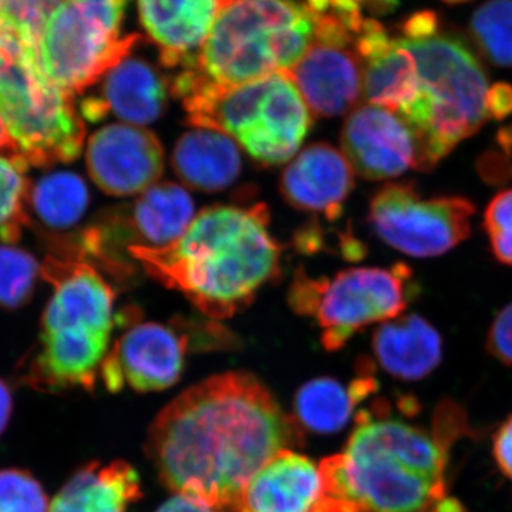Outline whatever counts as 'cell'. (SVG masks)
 <instances>
[{"label": "cell", "instance_id": "d590c367", "mask_svg": "<svg viewBox=\"0 0 512 512\" xmlns=\"http://www.w3.org/2000/svg\"><path fill=\"white\" fill-rule=\"evenodd\" d=\"M487 110L490 117L504 119L512 113V87L498 83L488 90Z\"/></svg>", "mask_w": 512, "mask_h": 512}, {"label": "cell", "instance_id": "d6a6232c", "mask_svg": "<svg viewBox=\"0 0 512 512\" xmlns=\"http://www.w3.org/2000/svg\"><path fill=\"white\" fill-rule=\"evenodd\" d=\"M483 227L495 258L512 266V188L498 192L490 201Z\"/></svg>", "mask_w": 512, "mask_h": 512}, {"label": "cell", "instance_id": "2e32d148", "mask_svg": "<svg viewBox=\"0 0 512 512\" xmlns=\"http://www.w3.org/2000/svg\"><path fill=\"white\" fill-rule=\"evenodd\" d=\"M356 49L363 64V100L409 119L419 106L421 84L416 60L403 40L390 37L376 20L365 19Z\"/></svg>", "mask_w": 512, "mask_h": 512}, {"label": "cell", "instance_id": "603a6c76", "mask_svg": "<svg viewBox=\"0 0 512 512\" xmlns=\"http://www.w3.org/2000/svg\"><path fill=\"white\" fill-rule=\"evenodd\" d=\"M143 497L140 476L126 461L90 463L70 477L49 512H127Z\"/></svg>", "mask_w": 512, "mask_h": 512}, {"label": "cell", "instance_id": "5b68a950", "mask_svg": "<svg viewBox=\"0 0 512 512\" xmlns=\"http://www.w3.org/2000/svg\"><path fill=\"white\" fill-rule=\"evenodd\" d=\"M192 126L220 131L264 165L291 160L312 127V111L285 73L237 87L175 84Z\"/></svg>", "mask_w": 512, "mask_h": 512}, {"label": "cell", "instance_id": "8d00e7d4", "mask_svg": "<svg viewBox=\"0 0 512 512\" xmlns=\"http://www.w3.org/2000/svg\"><path fill=\"white\" fill-rule=\"evenodd\" d=\"M439 20L433 12H419L410 16L403 25V37L407 39H416V37H426L437 32Z\"/></svg>", "mask_w": 512, "mask_h": 512}, {"label": "cell", "instance_id": "44dd1931", "mask_svg": "<svg viewBox=\"0 0 512 512\" xmlns=\"http://www.w3.org/2000/svg\"><path fill=\"white\" fill-rule=\"evenodd\" d=\"M320 491L322 477L315 463L285 448L256 471L234 512H312Z\"/></svg>", "mask_w": 512, "mask_h": 512}, {"label": "cell", "instance_id": "cb8c5ba5", "mask_svg": "<svg viewBox=\"0 0 512 512\" xmlns=\"http://www.w3.org/2000/svg\"><path fill=\"white\" fill-rule=\"evenodd\" d=\"M241 167L237 141L220 131L197 128L185 133L175 144V174L194 190H225L237 180Z\"/></svg>", "mask_w": 512, "mask_h": 512}, {"label": "cell", "instance_id": "e0dca14e", "mask_svg": "<svg viewBox=\"0 0 512 512\" xmlns=\"http://www.w3.org/2000/svg\"><path fill=\"white\" fill-rule=\"evenodd\" d=\"M355 170L342 151L325 143L302 150L282 173L281 194L296 210L338 220L355 187Z\"/></svg>", "mask_w": 512, "mask_h": 512}, {"label": "cell", "instance_id": "60d3db41", "mask_svg": "<svg viewBox=\"0 0 512 512\" xmlns=\"http://www.w3.org/2000/svg\"><path fill=\"white\" fill-rule=\"evenodd\" d=\"M359 2L372 10H390L397 5V0H359Z\"/></svg>", "mask_w": 512, "mask_h": 512}, {"label": "cell", "instance_id": "ffe728a7", "mask_svg": "<svg viewBox=\"0 0 512 512\" xmlns=\"http://www.w3.org/2000/svg\"><path fill=\"white\" fill-rule=\"evenodd\" d=\"M170 84L153 64L140 57L126 56L104 74L99 96L80 104V113L89 121H100L109 113L133 126H147L164 113Z\"/></svg>", "mask_w": 512, "mask_h": 512}, {"label": "cell", "instance_id": "e575fe53", "mask_svg": "<svg viewBox=\"0 0 512 512\" xmlns=\"http://www.w3.org/2000/svg\"><path fill=\"white\" fill-rule=\"evenodd\" d=\"M493 454L501 473L512 480V416L495 433Z\"/></svg>", "mask_w": 512, "mask_h": 512}, {"label": "cell", "instance_id": "ba28073f", "mask_svg": "<svg viewBox=\"0 0 512 512\" xmlns=\"http://www.w3.org/2000/svg\"><path fill=\"white\" fill-rule=\"evenodd\" d=\"M420 293L412 269L350 268L333 278H311L299 272L289 291V305L315 319L323 348L342 349L366 326L397 318Z\"/></svg>", "mask_w": 512, "mask_h": 512}, {"label": "cell", "instance_id": "836d02e7", "mask_svg": "<svg viewBox=\"0 0 512 512\" xmlns=\"http://www.w3.org/2000/svg\"><path fill=\"white\" fill-rule=\"evenodd\" d=\"M487 350L504 365L512 366V303L494 319L487 336Z\"/></svg>", "mask_w": 512, "mask_h": 512}, {"label": "cell", "instance_id": "5bb4252c", "mask_svg": "<svg viewBox=\"0 0 512 512\" xmlns=\"http://www.w3.org/2000/svg\"><path fill=\"white\" fill-rule=\"evenodd\" d=\"M86 165L101 191L127 197L157 183L164 171V150L147 128L111 124L89 138Z\"/></svg>", "mask_w": 512, "mask_h": 512}, {"label": "cell", "instance_id": "3957f363", "mask_svg": "<svg viewBox=\"0 0 512 512\" xmlns=\"http://www.w3.org/2000/svg\"><path fill=\"white\" fill-rule=\"evenodd\" d=\"M448 447L446 437L362 412L345 450L320 463V477L365 512H463L447 494Z\"/></svg>", "mask_w": 512, "mask_h": 512}, {"label": "cell", "instance_id": "52a82bcc", "mask_svg": "<svg viewBox=\"0 0 512 512\" xmlns=\"http://www.w3.org/2000/svg\"><path fill=\"white\" fill-rule=\"evenodd\" d=\"M0 117L29 165L72 163L82 154L86 126L73 94L49 80L39 52L9 30L0 32Z\"/></svg>", "mask_w": 512, "mask_h": 512}, {"label": "cell", "instance_id": "9c48e42d", "mask_svg": "<svg viewBox=\"0 0 512 512\" xmlns=\"http://www.w3.org/2000/svg\"><path fill=\"white\" fill-rule=\"evenodd\" d=\"M128 0H62L40 39L43 72L67 93L84 92L138 42L121 35Z\"/></svg>", "mask_w": 512, "mask_h": 512}, {"label": "cell", "instance_id": "4316f807", "mask_svg": "<svg viewBox=\"0 0 512 512\" xmlns=\"http://www.w3.org/2000/svg\"><path fill=\"white\" fill-rule=\"evenodd\" d=\"M89 200V188L83 178L67 171L47 174L30 187V207L52 229L74 227L82 220Z\"/></svg>", "mask_w": 512, "mask_h": 512}, {"label": "cell", "instance_id": "4fadbf2b", "mask_svg": "<svg viewBox=\"0 0 512 512\" xmlns=\"http://www.w3.org/2000/svg\"><path fill=\"white\" fill-rule=\"evenodd\" d=\"M190 339L160 323H141L124 333L107 353L100 376L110 392L124 386L136 392H160L183 373Z\"/></svg>", "mask_w": 512, "mask_h": 512}, {"label": "cell", "instance_id": "484cf974", "mask_svg": "<svg viewBox=\"0 0 512 512\" xmlns=\"http://www.w3.org/2000/svg\"><path fill=\"white\" fill-rule=\"evenodd\" d=\"M365 366L357 379L345 384L332 377H319L303 384L295 397L296 421L313 433L342 430L360 402L376 392L377 380Z\"/></svg>", "mask_w": 512, "mask_h": 512}, {"label": "cell", "instance_id": "1f68e13d", "mask_svg": "<svg viewBox=\"0 0 512 512\" xmlns=\"http://www.w3.org/2000/svg\"><path fill=\"white\" fill-rule=\"evenodd\" d=\"M42 485L28 471H0V512H49Z\"/></svg>", "mask_w": 512, "mask_h": 512}, {"label": "cell", "instance_id": "8fae6325", "mask_svg": "<svg viewBox=\"0 0 512 512\" xmlns=\"http://www.w3.org/2000/svg\"><path fill=\"white\" fill-rule=\"evenodd\" d=\"M476 214L464 197H424L413 181L383 185L370 201L369 222L390 247L414 256L446 254L471 234Z\"/></svg>", "mask_w": 512, "mask_h": 512}, {"label": "cell", "instance_id": "d6986e66", "mask_svg": "<svg viewBox=\"0 0 512 512\" xmlns=\"http://www.w3.org/2000/svg\"><path fill=\"white\" fill-rule=\"evenodd\" d=\"M110 335L92 330H42L40 349L26 382L36 389H93L109 350Z\"/></svg>", "mask_w": 512, "mask_h": 512}, {"label": "cell", "instance_id": "8992f818", "mask_svg": "<svg viewBox=\"0 0 512 512\" xmlns=\"http://www.w3.org/2000/svg\"><path fill=\"white\" fill-rule=\"evenodd\" d=\"M412 52L421 84L419 106L407 119L419 133L429 171L490 119L483 64L457 37H400Z\"/></svg>", "mask_w": 512, "mask_h": 512}, {"label": "cell", "instance_id": "f1b7e54d", "mask_svg": "<svg viewBox=\"0 0 512 512\" xmlns=\"http://www.w3.org/2000/svg\"><path fill=\"white\" fill-rule=\"evenodd\" d=\"M471 35L491 63L512 67V0H488L474 13Z\"/></svg>", "mask_w": 512, "mask_h": 512}, {"label": "cell", "instance_id": "7a4b0ae2", "mask_svg": "<svg viewBox=\"0 0 512 512\" xmlns=\"http://www.w3.org/2000/svg\"><path fill=\"white\" fill-rule=\"evenodd\" d=\"M268 225L264 204L215 205L201 211L177 241L157 248L130 245L127 251L204 315L227 319L278 275L281 247Z\"/></svg>", "mask_w": 512, "mask_h": 512}, {"label": "cell", "instance_id": "83f0119b", "mask_svg": "<svg viewBox=\"0 0 512 512\" xmlns=\"http://www.w3.org/2000/svg\"><path fill=\"white\" fill-rule=\"evenodd\" d=\"M29 164L20 156L0 154V244H13L29 224Z\"/></svg>", "mask_w": 512, "mask_h": 512}, {"label": "cell", "instance_id": "f35d334b", "mask_svg": "<svg viewBox=\"0 0 512 512\" xmlns=\"http://www.w3.org/2000/svg\"><path fill=\"white\" fill-rule=\"evenodd\" d=\"M13 396L10 386L5 380L0 379V434L8 426L10 416H12Z\"/></svg>", "mask_w": 512, "mask_h": 512}, {"label": "cell", "instance_id": "277c9868", "mask_svg": "<svg viewBox=\"0 0 512 512\" xmlns=\"http://www.w3.org/2000/svg\"><path fill=\"white\" fill-rule=\"evenodd\" d=\"M316 18L305 2L231 0L191 69L174 84L237 87L292 69L311 46Z\"/></svg>", "mask_w": 512, "mask_h": 512}, {"label": "cell", "instance_id": "74e56055", "mask_svg": "<svg viewBox=\"0 0 512 512\" xmlns=\"http://www.w3.org/2000/svg\"><path fill=\"white\" fill-rule=\"evenodd\" d=\"M156 512H214V510L194 498L177 494L165 501Z\"/></svg>", "mask_w": 512, "mask_h": 512}, {"label": "cell", "instance_id": "7c38bea8", "mask_svg": "<svg viewBox=\"0 0 512 512\" xmlns=\"http://www.w3.org/2000/svg\"><path fill=\"white\" fill-rule=\"evenodd\" d=\"M342 153L353 170L370 181L424 171L419 133L400 114L373 104L350 111L342 130Z\"/></svg>", "mask_w": 512, "mask_h": 512}, {"label": "cell", "instance_id": "30bf717a", "mask_svg": "<svg viewBox=\"0 0 512 512\" xmlns=\"http://www.w3.org/2000/svg\"><path fill=\"white\" fill-rule=\"evenodd\" d=\"M311 10L316 18L311 46L285 74L312 114H349L363 101V64L356 36L366 18L359 8L323 6Z\"/></svg>", "mask_w": 512, "mask_h": 512}, {"label": "cell", "instance_id": "7402d4cb", "mask_svg": "<svg viewBox=\"0 0 512 512\" xmlns=\"http://www.w3.org/2000/svg\"><path fill=\"white\" fill-rule=\"evenodd\" d=\"M377 363L389 375L416 382L431 375L443 357V340L433 325L419 315L397 316L373 333Z\"/></svg>", "mask_w": 512, "mask_h": 512}, {"label": "cell", "instance_id": "f546056e", "mask_svg": "<svg viewBox=\"0 0 512 512\" xmlns=\"http://www.w3.org/2000/svg\"><path fill=\"white\" fill-rule=\"evenodd\" d=\"M39 262L29 252L0 244V308L18 309L32 298Z\"/></svg>", "mask_w": 512, "mask_h": 512}, {"label": "cell", "instance_id": "d4e9b609", "mask_svg": "<svg viewBox=\"0 0 512 512\" xmlns=\"http://www.w3.org/2000/svg\"><path fill=\"white\" fill-rule=\"evenodd\" d=\"M194 220V201L181 185L156 183L141 192L126 220V232L141 247L177 241Z\"/></svg>", "mask_w": 512, "mask_h": 512}, {"label": "cell", "instance_id": "ac0fdd59", "mask_svg": "<svg viewBox=\"0 0 512 512\" xmlns=\"http://www.w3.org/2000/svg\"><path fill=\"white\" fill-rule=\"evenodd\" d=\"M231 0H138V15L168 69H191Z\"/></svg>", "mask_w": 512, "mask_h": 512}, {"label": "cell", "instance_id": "6da1fadb", "mask_svg": "<svg viewBox=\"0 0 512 512\" xmlns=\"http://www.w3.org/2000/svg\"><path fill=\"white\" fill-rule=\"evenodd\" d=\"M299 439L298 424L261 380L228 372L164 407L148 431V456L174 493L234 512L256 471Z\"/></svg>", "mask_w": 512, "mask_h": 512}, {"label": "cell", "instance_id": "9a60e30c", "mask_svg": "<svg viewBox=\"0 0 512 512\" xmlns=\"http://www.w3.org/2000/svg\"><path fill=\"white\" fill-rule=\"evenodd\" d=\"M40 274L55 289L42 330H92L110 335L114 291L92 265L47 256Z\"/></svg>", "mask_w": 512, "mask_h": 512}, {"label": "cell", "instance_id": "4dcf8cb0", "mask_svg": "<svg viewBox=\"0 0 512 512\" xmlns=\"http://www.w3.org/2000/svg\"><path fill=\"white\" fill-rule=\"evenodd\" d=\"M62 0H0V28L12 30L30 49L39 52L47 20Z\"/></svg>", "mask_w": 512, "mask_h": 512}, {"label": "cell", "instance_id": "b9f144b4", "mask_svg": "<svg viewBox=\"0 0 512 512\" xmlns=\"http://www.w3.org/2000/svg\"><path fill=\"white\" fill-rule=\"evenodd\" d=\"M443 2H446V3H463V2H467V0H443Z\"/></svg>", "mask_w": 512, "mask_h": 512}, {"label": "cell", "instance_id": "ab89813d", "mask_svg": "<svg viewBox=\"0 0 512 512\" xmlns=\"http://www.w3.org/2000/svg\"><path fill=\"white\" fill-rule=\"evenodd\" d=\"M0 154H3V156H19L18 147H16L13 138L10 137L2 117H0Z\"/></svg>", "mask_w": 512, "mask_h": 512}]
</instances>
